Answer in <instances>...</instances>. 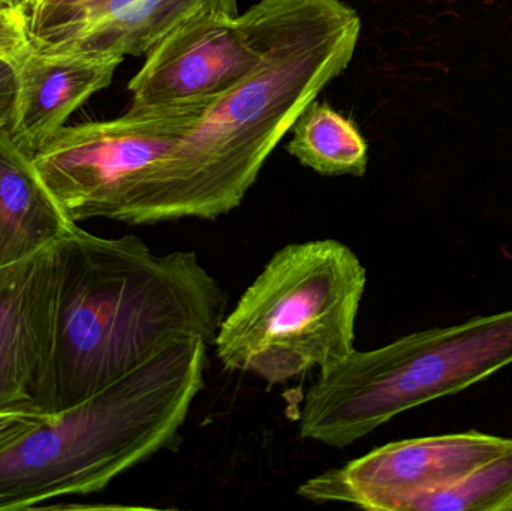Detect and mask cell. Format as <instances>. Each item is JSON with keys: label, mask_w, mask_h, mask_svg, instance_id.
<instances>
[{"label": "cell", "mask_w": 512, "mask_h": 511, "mask_svg": "<svg viewBox=\"0 0 512 511\" xmlns=\"http://www.w3.org/2000/svg\"><path fill=\"white\" fill-rule=\"evenodd\" d=\"M261 62L207 105L155 168L143 225L216 219L242 204L307 105L351 65L363 23L345 0H258Z\"/></svg>", "instance_id": "1"}, {"label": "cell", "mask_w": 512, "mask_h": 511, "mask_svg": "<svg viewBox=\"0 0 512 511\" xmlns=\"http://www.w3.org/2000/svg\"><path fill=\"white\" fill-rule=\"evenodd\" d=\"M56 249L54 414L176 342L215 345L227 294L195 252L156 255L131 234L105 239L80 227Z\"/></svg>", "instance_id": "2"}, {"label": "cell", "mask_w": 512, "mask_h": 511, "mask_svg": "<svg viewBox=\"0 0 512 511\" xmlns=\"http://www.w3.org/2000/svg\"><path fill=\"white\" fill-rule=\"evenodd\" d=\"M209 345L183 339L0 453V510L102 491L173 446L204 387Z\"/></svg>", "instance_id": "3"}, {"label": "cell", "mask_w": 512, "mask_h": 511, "mask_svg": "<svg viewBox=\"0 0 512 511\" xmlns=\"http://www.w3.org/2000/svg\"><path fill=\"white\" fill-rule=\"evenodd\" d=\"M367 272L339 240L292 243L270 258L216 335L227 371L270 386L318 368L328 371L354 348Z\"/></svg>", "instance_id": "4"}, {"label": "cell", "mask_w": 512, "mask_h": 511, "mask_svg": "<svg viewBox=\"0 0 512 511\" xmlns=\"http://www.w3.org/2000/svg\"><path fill=\"white\" fill-rule=\"evenodd\" d=\"M510 365L512 309L354 350L319 372L301 408V438L343 449L394 417L457 395Z\"/></svg>", "instance_id": "5"}, {"label": "cell", "mask_w": 512, "mask_h": 511, "mask_svg": "<svg viewBox=\"0 0 512 511\" xmlns=\"http://www.w3.org/2000/svg\"><path fill=\"white\" fill-rule=\"evenodd\" d=\"M209 104L129 108L116 119L65 126L33 156V164L72 221L143 225L153 171Z\"/></svg>", "instance_id": "6"}, {"label": "cell", "mask_w": 512, "mask_h": 511, "mask_svg": "<svg viewBox=\"0 0 512 511\" xmlns=\"http://www.w3.org/2000/svg\"><path fill=\"white\" fill-rule=\"evenodd\" d=\"M239 0H206L146 56L128 84L131 110L212 102L261 62V11Z\"/></svg>", "instance_id": "7"}, {"label": "cell", "mask_w": 512, "mask_h": 511, "mask_svg": "<svg viewBox=\"0 0 512 511\" xmlns=\"http://www.w3.org/2000/svg\"><path fill=\"white\" fill-rule=\"evenodd\" d=\"M511 447L512 438L478 431L396 441L306 480L297 494L316 504L405 511L418 495L444 489Z\"/></svg>", "instance_id": "8"}, {"label": "cell", "mask_w": 512, "mask_h": 511, "mask_svg": "<svg viewBox=\"0 0 512 511\" xmlns=\"http://www.w3.org/2000/svg\"><path fill=\"white\" fill-rule=\"evenodd\" d=\"M56 245L0 267V411L54 416Z\"/></svg>", "instance_id": "9"}, {"label": "cell", "mask_w": 512, "mask_h": 511, "mask_svg": "<svg viewBox=\"0 0 512 511\" xmlns=\"http://www.w3.org/2000/svg\"><path fill=\"white\" fill-rule=\"evenodd\" d=\"M125 57L113 53L42 51L30 47L18 59V86L8 132L33 158L66 120L107 89Z\"/></svg>", "instance_id": "10"}, {"label": "cell", "mask_w": 512, "mask_h": 511, "mask_svg": "<svg viewBox=\"0 0 512 511\" xmlns=\"http://www.w3.org/2000/svg\"><path fill=\"white\" fill-rule=\"evenodd\" d=\"M51 194L33 158L0 129V267L57 245L77 228Z\"/></svg>", "instance_id": "11"}, {"label": "cell", "mask_w": 512, "mask_h": 511, "mask_svg": "<svg viewBox=\"0 0 512 511\" xmlns=\"http://www.w3.org/2000/svg\"><path fill=\"white\" fill-rule=\"evenodd\" d=\"M204 2L206 0H138L63 41L35 50L147 56L168 32Z\"/></svg>", "instance_id": "12"}, {"label": "cell", "mask_w": 512, "mask_h": 511, "mask_svg": "<svg viewBox=\"0 0 512 511\" xmlns=\"http://www.w3.org/2000/svg\"><path fill=\"white\" fill-rule=\"evenodd\" d=\"M289 155L321 176L363 177L369 146L354 122L327 102L307 105L292 126Z\"/></svg>", "instance_id": "13"}, {"label": "cell", "mask_w": 512, "mask_h": 511, "mask_svg": "<svg viewBox=\"0 0 512 511\" xmlns=\"http://www.w3.org/2000/svg\"><path fill=\"white\" fill-rule=\"evenodd\" d=\"M405 511H512V447L444 489L418 495Z\"/></svg>", "instance_id": "14"}, {"label": "cell", "mask_w": 512, "mask_h": 511, "mask_svg": "<svg viewBox=\"0 0 512 511\" xmlns=\"http://www.w3.org/2000/svg\"><path fill=\"white\" fill-rule=\"evenodd\" d=\"M99 2L102 0H32L26 14L30 47L44 48L62 41Z\"/></svg>", "instance_id": "15"}, {"label": "cell", "mask_w": 512, "mask_h": 511, "mask_svg": "<svg viewBox=\"0 0 512 511\" xmlns=\"http://www.w3.org/2000/svg\"><path fill=\"white\" fill-rule=\"evenodd\" d=\"M35 411H0V453L50 419Z\"/></svg>", "instance_id": "16"}, {"label": "cell", "mask_w": 512, "mask_h": 511, "mask_svg": "<svg viewBox=\"0 0 512 511\" xmlns=\"http://www.w3.org/2000/svg\"><path fill=\"white\" fill-rule=\"evenodd\" d=\"M18 59L0 53V129L8 128L14 114L18 86Z\"/></svg>", "instance_id": "17"}, {"label": "cell", "mask_w": 512, "mask_h": 511, "mask_svg": "<svg viewBox=\"0 0 512 511\" xmlns=\"http://www.w3.org/2000/svg\"><path fill=\"white\" fill-rule=\"evenodd\" d=\"M30 48L26 15L14 12L0 14V53L21 56Z\"/></svg>", "instance_id": "18"}, {"label": "cell", "mask_w": 512, "mask_h": 511, "mask_svg": "<svg viewBox=\"0 0 512 511\" xmlns=\"http://www.w3.org/2000/svg\"><path fill=\"white\" fill-rule=\"evenodd\" d=\"M137 2L138 0H102V2L96 3L92 9H89V11L86 12L83 20L78 23V26L75 27V29L66 36V38L75 35V33L81 32V30L87 29V27L93 26V24L99 23V21L105 20V18L111 17V15L117 14V12L128 8V6L134 5V3Z\"/></svg>", "instance_id": "19"}, {"label": "cell", "mask_w": 512, "mask_h": 511, "mask_svg": "<svg viewBox=\"0 0 512 511\" xmlns=\"http://www.w3.org/2000/svg\"><path fill=\"white\" fill-rule=\"evenodd\" d=\"M32 0H0V12L26 15Z\"/></svg>", "instance_id": "20"}, {"label": "cell", "mask_w": 512, "mask_h": 511, "mask_svg": "<svg viewBox=\"0 0 512 511\" xmlns=\"http://www.w3.org/2000/svg\"><path fill=\"white\" fill-rule=\"evenodd\" d=\"M0 14H2V12H0Z\"/></svg>", "instance_id": "21"}]
</instances>
